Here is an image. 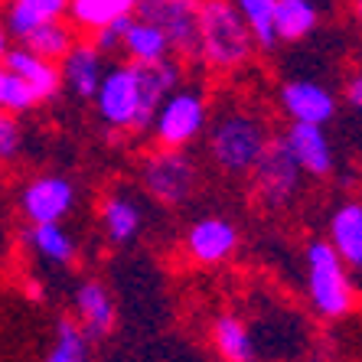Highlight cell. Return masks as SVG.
Segmentation results:
<instances>
[{
    "label": "cell",
    "instance_id": "9a60e30c",
    "mask_svg": "<svg viewBox=\"0 0 362 362\" xmlns=\"http://www.w3.org/2000/svg\"><path fill=\"white\" fill-rule=\"evenodd\" d=\"M62 69V85L76 98L92 101L95 92H98L101 78H105V69H108V56L95 46L88 36H78L76 46L66 52V59L59 62Z\"/></svg>",
    "mask_w": 362,
    "mask_h": 362
},
{
    "label": "cell",
    "instance_id": "5bb4252c",
    "mask_svg": "<svg viewBox=\"0 0 362 362\" xmlns=\"http://www.w3.org/2000/svg\"><path fill=\"white\" fill-rule=\"evenodd\" d=\"M98 226L111 248H131L144 232V206L127 189H111L98 202Z\"/></svg>",
    "mask_w": 362,
    "mask_h": 362
},
{
    "label": "cell",
    "instance_id": "4fadbf2b",
    "mask_svg": "<svg viewBox=\"0 0 362 362\" xmlns=\"http://www.w3.org/2000/svg\"><path fill=\"white\" fill-rule=\"evenodd\" d=\"M287 153L294 157V163L303 170V177L310 180H327L337 170V151L333 141L320 124H287L281 134Z\"/></svg>",
    "mask_w": 362,
    "mask_h": 362
},
{
    "label": "cell",
    "instance_id": "e0dca14e",
    "mask_svg": "<svg viewBox=\"0 0 362 362\" xmlns=\"http://www.w3.org/2000/svg\"><path fill=\"white\" fill-rule=\"evenodd\" d=\"M0 66L7 69V72H13V76H20L30 88H33L36 101L40 105H46V101H56L62 95V69L59 62H49L42 59V56H36V52H30L26 46H10V52L4 56V62Z\"/></svg>",
    "mask_w": 362,
    "mask_h": 362
},
{
    "label": "cell",
    "instance_id": "ac0fdd59",
    "mask_svg": "<svg viewBox=\"0 0 362 362\" xmlns=\"http://www.w3.org/2000/svg\"><path fill=\"white\" fill-rule=\"evenodd\" d=\"M209 343L222 362H258V339L245 317L235 310H219L209 323Z\"/></svg>",
    "mask_w": 362,
    "mask_h": 362
},
{
    "label": "cell",
    "instance_id": "4dcf8cb0",
    "mask_svg": "<svg viewBox=\"0 0 362 362\" xmlns=\"http://www.w3.org/2000/svg\"><path fill=\"white\" fill-rule=\"evenodd\" d=\"M23 291L30 297H33V300H42V284L36 278H30V281H23Z\"/></svg>",
    "mask_w": 362,
    "mask_h": 362
},
{
    "label": "cell",
    "instance_id": "8992f818",
    "mask_svg": "<svg viewBox=\"0 0 362 362\" xmlns=\"http://www.w3.org/2000/svg\"><path fill=\"white\" fill-rule=\"evenodd\" d=\"M95 115L115 134L141 137V78H137L134 62H108L105 78L92 98Z\"/></svg>",
    "mask_w": 362,
    "mask_h": 362
},
{
    "label": "cell",
    "instance_id": "1f68e13d",
    "mask_svg": "<svg viewBox=\"0 0 362 362\" xmlns=\"http://www.w3.org/2000/svg\"><path fill=\"white\" fill-rule=\"evenodd\" d=\"M349 10H353V20L362 26V0H353V4H349Z\"/></svg>",
    "mask_w": 362,
    "mask_h": 362
},
{
    "label": "cell",
    "instance_id": "6da1fadb",
    "mask_svg": "<svg viewBox=\"0 0 362 362\" xmlns=\"http://www.w3.org/2000/svg\"><path fill=\"white\" fill-rule=\"evenodd\" d=\"M274 141L264 111L245 101H226L212 111L206 127V153L222 177H248Z\"/></svg>",
    "mask_w": 362,
    "mask_h": 362
},
{
    "label": "cell",
    "instance_id": "ba28073f",
    "mask_svg": "<svg viewBox=\"0 0 362 362\" xmlns=\"http://www.w3.org/2000/svg\"><path fill=\"white\" fill-rule=\"evenodd\" d=\"M78 206V186L62 173H36L20 186L17 209L26 219V226H49L66 222Z\"/></svg>",
    "mask_w": 362,
    "mask_h": 362
},
{
    "label": "cell",
    "instance_id": "7a4b0ae2",
    "mask_svg": "<svg viewBox=\"0 0 362 362\" xmlns=\"http://www.w3.org/2000/svg\"><path fill=\"white\" fill-rule=\"evenodd\" d=\"M255 36L232 0H202L196 62L212 76H235L255 59Z\"/></svg>",
    "mask_w": 362,
    "mask_h": 362
},
{
    "label": "cell",
    "instance_id": "836d02e7",
    "mask_svg": "<svg viewBox=\"0 0 362 362\" xmlns=\"http://www.w3.org/2000/svg\"><path fill=\"white\" fill-rule=\"evenodd\" d=\"M0 76H4V66H0Z\"/></svg>",
    "mask_w": 362,
    "mask_h": 362
},
{
    "label": "cell",
    "instance_id": "f546056e",
    "mask_svg": "<svg viewBox=\"0 0 362 362\" xmlns=\"http://www.w3.org/2000/svg\"><path fill=\"white\" fill-rule=\"evenodd\" d=\"M10 46H13V36L7 33V26H4V20H0V62H4V56L10 52Z\"/></svg>",
    "mask_w": 362,
    "mask_h": 362
},
{
    "label": "cell",
    "instance_id": "7402d4cb",
    "mask_svg": "<svg viewBox=\"0 0 362 362\" xmlns=\"http://www.w3.org/2000/svg\"><path fill=\"white\" fill-rule=\"evenodd\" d=\"M320 30V4L317 0H278L274 33L278 42H303Z\"/></svg>",
    "mask_w": 362,
    "mask_h": 362
},
{
    "label": "cell",
    "instance_id": "52a82bcc",
    "mask_svg": "<svg viewBox=\"0 0 362 362\" xmlns=\"http://www.w3.org/2000/svg\"><path fill=\"white\" fill-rule=\"evenodd\" d=\"M252 180V196L264 212H287L300 199L303 193V170L294 163V157L287 153L281 134L268 144V151L262 153V160L255 163L248 173Z\"/></svg>",
    "mask_w": 362,
    "mask_h": 362
},
{
    "label": "cell",
    "instance_id": "4316f807",
    "mask_svg": "<svg viewBox=\"0 0 362 362\" xmlns=\"http://www.w3.org/2000/svg\"><path fill=\"white\" fill-rule=\"evenodd\" d=\"M33 108H40L33 88H30L20 76H13V72L4 69V76H0V111L20 118V115H26V111H33Z\"/></svg>",
    "mask_w": 362,
    "mask_h": 362
},
{
    "label": "cell",
    "instance_id": "f1b7e54d",
    "mask_svg": "<svg viewBox=\"0 0 362 362\" xmlns=\"http://www.w3.org/2000/svg\"><path fill=\"white\" fill-rule=\"evenodd\" d=\"M343 98H346V105H349V108L362 115V72H353V76L346 78Z\"/></svg>",
    "mask_w": 362,
    "mask_h": 362
},
{
    "label": "cell",
    "instance_id": "d6a6232c",
    "mask_svg": "<svg viewBox=\"0 0 362 362\" xmlns=\"http://www.w3.org/2000/svg\"><path fill=\"white\" fill-rule=\"evenodd\" d=\"M115 4H118V7H124L127 13H137V4H141V0H115Z\"/></svg>",
    "mask_w": 362,
    "mask_h": 362
},
{
    "label": "cell",
    "instance_id": "484cf974",
    "mask_svg": "<svg viewBox=\"0 0 362 362\" xmlns=\"http://www.w3.org/2000/svg\"><path fill=\"white\" fill-rule=\"evenodd\" d=\"M238 10V17L245 20V26L252 30L255 46L264 52L278 49V33H274V13H278V0H232Z\"/></svg>",
    "mask_w": 362,
    "mask_h": 362
},
{
    "label": "cell",
    "instance_id": "5b68a950",
    "mask_svg": "<svg viewBox=\"0 0 362 362\" xmlns=\"http://www.w3.org/2000/svg\"><path fill=\"white\" fill-rule=\"evenodd\" d=\"M137 183L163 209H180L199 189V167L189 151H167L151 147L137 163Z\"/></svg>",
    "mask_w": 362,
    "mask_h": 362
},
{
    "label": "cell",
    "instance_id": "44dd1931",
    "mask_svg": "<svg viewBox=\"0 0 362 362\" xmlns=\"http://www.w3.org/2000/svg\"><path fill=\"white\" fill-rule=\"evenodd\" d=\"M69 0H7L4 7V26L13 40H23L33 33L36 26L52 23V20H66Z\"/></svg>",
    "mask_w": 362,
    "mask_h": 362
},
{
    "label": "cell",
    "instance_id": "603a6c76",
    "mask_svg": "<svg viewBox=\"0 0 362 362\" xmlns=\"http://www.w3.org/2000/svg\"><path fill=\"white\" fill-rule=\"evenodd\" d=\"M76 40H78V30L69 20H52V23L36 26L33 33H26L20 40V46H26L30 52H36V56H42L49 62H62L66 52L76 46Z\"/></svg>",
    "mask_w": 362,
    "mask_h": 362
},
{
    "label": "cell",
    "instance_id": "9c48e42d",
    "mask_svg": "<svg viewBox=\"0 0 362 362\" xmlns=\"http://www.w3.org/2000/svg\"><path fill=\"white\" fill-rule=\"evenodd\" d=\"M238 248H242V228L228 216H219V212L199 216L183 232L186 258L199 264V268H222V264L235 258Z\"/></svg>",
    "mask_w": 362,
    "mask_h": 362
},
{
    "label": "cell",
    "instance_id": "ffe728a7",
    "mask_svg": "<svg viewBox=\"0 0 362 362\" xmlns=\"http://www.w3.org/2000/svg\"><path fill=\"white\" fill-rule=\"evenodd\" d=\"M23 242L33 248L40 262L52 264V268H69L78 258V245L62 222H49V226H26Z\"/></svg>",
    "mask_w": 362,
    "mask_h": 362
},
{
    "label": "cell",
    "instance_id": "8fae6325",
    "mask_svg": "<svg viewBox=\"0 0 362 362\" xmlns=\"http://www.w3.org/2000/svg\"><path fill=\"white\" fill-rule=\"evenodd\" d=\"M199 4L202 0H141L137 17L160 26L163 36L173 46V56L196 59V40H199Z\"/></svg>",
    "mask_w": 362,
    "mask_h": 362
},
{
    "label": "cell",
    "instance_id": "7c38bea8",
    "mask_svg": "<svg viewBox=\"0 0 362 362\" xmlns=\"http://www.w3.org/2000/svg\"><path fill=\"white\" fill-rule=\"evenodd\" d=\"M72 320L82 327L88 339H105L118 327V303L101 278H82L72 291Z\"/></svg>",
    "mask_w": 362,
    "mask_h": 362
},
{
    "label": "cell",
    "instance_id": "30bf717a",
    "mask_svg": "<svg viewBox=\"0 0 362 362\" xmlns=\"http://www.w3.org/2000/svg\"><path fill=\"white\" fill-rule=\"evenodd\" d=\"M278 111L287 124H320L327 127L337 118L339 98L327 82L310 76H294L278 85Z\"/></svg>",
    "mask_w": 362,
    "mask_h": 362
},
{
    "label": "cell",
    "instance_id": "277c9868",
    "mask_svg": "<svg viewBox=\"0 0 362 362\" xmlns=\"http://www.w3.org/2000/svg\"><path fill=\"white\" fill-rule=\"evenodd\" d=\"M212 108L209 95L199 85H180L163 98L157 108V118L151 124L153 147H167V151H189L196 141L206 137Z\"/></svg>",
    "mask_w": 362,
    "mask_h": 362
},
{
    "label": "cell",
    "instance_id": "d4e9b609",
    "mask_svg": "<svg viewBox=\"0 0 362 362\" xmlns=\"http://www.w3.org/2000/svg\"><path fill=\"white\" fill-rule=\"evenodd\" d=\"M42 362H92V339L85 337L72 317H59L52 346L46 349Z\"/></svg>",
    "mask_w": 362,
    "mask_h": 362
},
{
    "label": "cell",
    "instance_id": "cb8c5ba5",
    "mask_svg": "<svg viewBox=\"0 0 362 362\" xmlns=\"http://www.w3.org/2000/svg\"><path fill=\"white\" fill-rule=\"evenodd\" d=\"M124 17H134V13H127L115 0H69V13H66L69 23L76 26L78 33L88 36H95L98 30H105V26Z\"/></svg>",
    "mask_w": 362,
    "mask_h": 362
},
{
    "label": "cell",
    "instance_id": "3957f363",
    "mask_svg": "<svg viewBox=\"0 0 362 362\" xmlns=\"http://www.w3.org/2000/svg\"><path fill=\"white\" fill-rule=\"evenodd\" d=\"M303 294L313 317L346 320L359 303V281L327 238H310L303 248Z\"/></svg>",
    "mask_w": 362,
    "mask_h": 362
},
{
    "label": "cell",
    "instance_id": "2e32d148",
    "mask_svg": "<svg viewBox=\"0 0 362 362\" xmlns=\"http://www.w3.org/2000/svg\"><path fill=\"white\" fill-rule=\"evenodd\" d=\"M327 242L337 248V255L346 262V268L356 278H362V199H343L333 206L327 222Z\"/></svg>",
    "mask_w": 362,
    "mask_h": 362
},
{
    "label": "cell",
    "instance_id": "83f0119b",
    "mask_svg": "<svg viewBox=\"0 0 362 362\" xmlns=\"http://www.w3.org/2000/svg\"><path fill=\"white\" fill-rule=\"evenodd\" d=\"M127 20L131 17H124V20H115L111 26H105V30H98L95 36H88V40L98 46L105 56H115V52H121V36H124V26H127Z\"/></svg>",
    "mask_w": 362,
    "mask_h": 362
},
{
    "label": "cell",
    "instance_id": "d6986e66",
    "mask_svg": "<svg viewBox=\"0 0 362 362\" xmlns=\"http://www.w3.org/2000/svg\"><path fill=\"white\" fill-rule=\"evenodd\" d=\"M118 56L124 62H134V66H153V62L173 56V46H170V40L163 36L160 26L147 23V20H141L134 13V17L127 20V26H124Z\"/></svg>",
    "mask_w": 362,
    "mask_h": 362
}]
</instances>
